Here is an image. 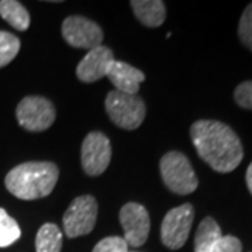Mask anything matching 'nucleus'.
Listing matches in <instances>:
<instances>
[{
    "label": "nucleus",
    "mask_w": 252,
    "mask_h": 252,
    "mask_svg": "<svg viewBox=\"0 0 252 252\" xmlns=\"http://www.w3.org/2000/svg\"><path fill=\"white\" fill-rule=\"evenodd\" d=\"M195 210L190 203L171 209L161 223V243L170 250H180L188 241Z\"/></svg>",
    "instance_id": "7"
},
{
    "label": "nucleus",
    "mask_w": 252,
    "mask_h": 252,
    "mask_svg": "<svg viewBox=\"0 0 252 252\" xmlns=\"http://www.w3.org/2000/svg\"><path fill=\"white\" fill-rule=\"evenodd\" d=\"M190 139L199 157L215 171L231 172L243 161L240 137L223 122L200 119L190 126Z\"/></svg>",
    "instance_id": "1"
},
{
    "label": "nucleus",
    "mask_w": 252,
    "mask_h": 252,
    "mask_svg": "<svg viewBox=\"0 0 252 252\" xmlns=\"http://www.w3.org/2000/svg\"><path fill=\"white\" fill-rule=\"evenodd\" d=\"M62 231L54 223H46L36 233V252H61L62 251Z\"/></svg>",
    "instance_id": "16"
},
{
    "label": "nucleus",
    "mask_w": 252,
    "mask_h": 252,
    "mask_svg": "<svg viewBox=\"0 0 252 252\" xmlns=\"http://www.w3.org/2000/svg\"><path fill=\"white\" fill-rule=\"evenodd\" d=\"M160 174L165 187L177 195H189L198 188V177L188 157L181 152L172 150L162 156L160 160Z\"/></svg>",
    "instance_id": "3"
},
{
    "label": "nucleus",
    "mask_w": 252,
    "mask_h": 252,
    "mask_svg": "<svg viewBox=\"0 0 252 252\" xmlns=\"http://www.w3.org/2000/svg\"><path fill=\"white\" fill-rule=\"evenodd\" d=\"M212 252H243V244L234 235H223L215 244Z\"/></svg>",
    "instance_id": "22"
},
{
    "label": "nucleus",
    "mask_w": 252,
    "mask_h": 252,
    "mask_svg": "<svg viewBox=\"0 0 252 252\" xmlns=\"http://www.w3.org/2000/svg\"><path fill=\"white\" fill-rule=\"evenodd\" d=\"M59 180V168L51 161L23 162L6 175V188L13 196L35 200L48 196Z\"/></svg>",
    "instance_id": "2"
},
{
    "label": "nucleus",
    "mask_w": 252,
    "mask_h": 252,
    "mask_svg": "<svg viewBox=\"0 0 252 252\" xmlns=\"http://www.w3.org/2000/svg\"><path fill=\"white\" fill-rule=\"evenodd\" d=\"M0 17L18 31H27L31 23L27 9L17 0H1Z\"/></svg>",
    "instance_id": "15"
},
{
    "label": "nucleus",
    "mask_w": 252,
    "mask_h": 252,
    "mask_svg": "<svg viewBox=\"0 0 252 252\" xmlns=\"http://www.w3.org/2000/svg\"><path fill=\"white\" fill-rule=\"evenodd\" d=\"M98 215L97 200L91 195L77 196L63 215V230L69 238H76L93 231Z\"/></svg>",
    "instance_id": "5"
},
{
    "label": "nucleus",
    "mask_w": 252,
    "mask_h": 252,
    "mask_svg": "<svg viewBox=\"0 0 252 252\" xmlns=\"http://www.w3.org/2000/svg\"><path fill=\"white\" fill-rule=\"evenodd\" d=\"M21 237L18 223L7 215L4 209L0 207V248L10 247Z\"/></svg>",
    "instance_id": "17"
},
{
    "label": "nucleus",
    "mask_w": 252,
    "mask_h": 252,
    "mask_svg": "<svg viewBox=\"0 0 252 252\" xmlns=\"http://www.w3.org/2000/svg\"><path fill=\"white\" fill-rule=\"evenodd\" d=\"M130 6L136 18L146 27H160L165 21V4L161 0H132Z\"/></svg>",
    "instance_id": "13"
},
{
    "label": "nucleus",
    "mask_w": 252,
    "mask_h": 252,
    "mask_svg": "<svg viewBox=\"0 0 252 252\" xmlns=\"http://www.w3.org/2000/svg\"><path fill=\"white\" fill-rule=\"evenodd\" d=\"M115 62L114 54L108 46L99 45L90 49L87 55L81 59L76 74L83 83H94L107 76L112 63Z\"/></svg>",
    "instance_id": "11"
},
{
    "label": "nucleus",
    "mask_w": 252,
    "mask_h": 252,
    "mask_svg": "<svg viewBox=\"0 0 252 252\" xmlns=\"http://www.w3.org/2000/svg\"><path fill=\"white\" fill-rule=\"evenodd\" d=\"M234 99L241 108L252 111V80L244 81L237 86L234 91Z\"/></svg>",
    "instance_id": "21"
},
{
    "label": "nucleus",
    "mask_w": 252,
    "mask_h": 252,
    "mask_svg": "<svg viewBox=\"0 0 252 252\" xmlns=\"http://www.w3.org/2000/svg\"><path fill=\"white\" fill-rule=\"evenodd\" d=\"M223 237L220 225L212 217L200 221L195 234V252H212L215 244Z\"/></svg>",
    "instance_id": "14"
},
{
    "label": "nucleus",
    "mask_w": 252,
    "mask_h": 252,
    "mask_svg": "<svg viewBox=\"0 0 252 252\" xmlns=\"http://www.w3.org/2000/svg\"><path fill=\"white\" fill-rule=\"evenodd\" d=\"M107 77L114 84L115 90L136 95L140 89V83L144 81L146 76L142 70L130 66L129 63L115 61L107 73Z\"/></svg>",
    "instance_id": "12"
},
{
    "label": "nucleus",
    "mask_w": 252,
    "mask_h": 252,
    "mask_svg": "<svg viewBox=\"0 0 252 252\" xmlns=\"http://www.w3.org/2000/svg\"><path fill=\"white\" fill-rule=\"evenodd\" d=\"M20 39L7 31H0V67L7 66L20 51Z\"/></svg>",
    "instance_id": "18"
},
{
    "label": "nucleus",
    "mask_w": 252,
    "mask_h": 252,
    "mask_svg": "<svg viewBox=\"0 0 252 252\" xmlns=\"http://www.w3.org/2000/svg\"><path fill=\"white\" fill-rule=\"evenodd\" d=\"M93 252H127V244L124 237L112 235L98 241Z\"/></svg>",
    "instance_id": "20"
},
{
    "label": "nucleus",
    "mask_w": 252,
    "mask_h": 252,
    "mask_svg": "<svg viewBox=\"0 0 252 252\" xmlns=\"http://www.w3.org/2000/svg\"><path fill=\"white\" fill-rule=\"evenodd\" d=\"M245 180H247V187L250 189V192L252 193V162L248 165V170H247V175H245Z\"/></svg>",
    "instance_id": "23"
},
{
    "label": "nucleus",
    "mask_w": 252,
    "mask_h": 252,
    "mask_svg": "<svg viewBox=\"0 0 252 252\" xmlns=\"http://www.w3.org/2000/svg\"><path fill=\"white\" fill-rule=\"evenodd\" d=\"M238 36H240V41L243 42V45L252 51V3H250L245 7L243 16L240 18Z\"/></svg>",
    "instance_id": "19"
},
{
    "label": "nucleus",
    "mask_w": 252,
    "mask_h": 252,
    "mask_svg": "<svg viewBox=\"0 0 252 252\" xmlns=\"http://www.w3.org/2000/svg\"><path fill=\"white\" fill-rule=\"evenodd\" d=\"M112 157L111 142L102 132H90L81 144V165L86 174L97 177L108 168Z\"/></svg>",
    "instance_id": "8"
},
{
    "label": "nucleus",
    "mask_w": 252,
    "mask_h": 252,
    "mask_svg": "<svg viewBox=\"0 0 252 252\" xmlns=\"http://www.w3.org/2000/svg\"><path fill=\"white\" fill-rule=\"evenodd\" d=\"M119 221L124 228V240L127 247H142L150 233V216L146 207L140 203L129 202L119 212Z\"/></svg>",
    "instance_id": "10"
},
{
    "label": "nucleus",
    "mask_w": 252,
    "mask_h": 252,
    "mask_svg": "<svg viewBox=\"0 0 252 252\" xmlns=\"http://www.w3.org/2000/svg\"><path fill=\"white\" fill-rule=\"evenodd\" d=\"M16 117L21 127L30 132H42L54 125L56 111L48 98L39 95H28L20 101Z\"/></svg>",
    "instance_id": "6"
},
{
    "label": "nucleus",
    "mask_w": 252,
    "mask_h": 252,
    "mask_svg": "<svg viewBox=\"0 0 252 252\" xmlns=\"http://www.w3.org/2000/svg\"><path fill=\"white\" fill-rule=\"evenodd\" d=\"M62 35L73 48L93 49L102 45L104 32L97 23L81 16H70L62 23Z\"/></svg>",
    "instance_id": "9"
},
{
    "label": "nucleus",
    "mask_w": 252,
    "mask_h": 252,
    "mask_svg": "<svg viewBox=\"0 0 252 252\" xmlns=\"http://www.w3.org/2000/svg\"><path fill=\"white\" fill-rule=\"evenodd\" d=\"M105 111L109 119L119 127L135 130L146 118V104L139 95H130L121 91H109L105 98Z\"/></svg>",
    "instance_id": "4"
}]
</instances>
